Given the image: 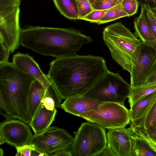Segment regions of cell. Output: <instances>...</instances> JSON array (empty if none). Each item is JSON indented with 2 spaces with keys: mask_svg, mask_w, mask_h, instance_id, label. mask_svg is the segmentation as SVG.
<instances>
[{
  "mask_svg": "<svg viewBox=\"0 0 156 156\" xmlns=\"http://www.w3.org/2000/svg\"><path fill=\"white\" fill-rule=\"evenodd\" d=\"M34 79L14 66L0 72V102L11 115L29 124L31 119L28 108L29 93Z\"/></svg>",
  "mask_w": 156,
  "mask_h": 156,
  "instance_id": "obj_3",
  "label": "cell"
},
{
  "mask_svg": "<svg viewBox=\"0 0 156 156\" xmlns=\"http://www.w3.org/2000/svg\"><path fill=\"white\" fill-rule=\"evenodd\" d=\"M116 3V0H103L95 1L92 5L94 9L105 10L113 7Z\"/></svg>",
  "mask_w": 156,
  "mask_h": 156,
  "instance_id": "obj_29",
  "label": "cell"
},
{
  "mask_svg": "<svg viewBox=\"0 0 156 156\" xmlns=\"http://www.w3.org/2000/svg\"><path fill=\"white\" fill-rule=\"evenodd\" d=\"M20 120H6L0 124V144L16 147L29 144L32 136L29 126Z\"/></svg>",
  "mask_w": 156,
  "mask_h": 156,
  "instance_id": "obj_10",
  "label": "cell"
},
{
  "mask_svg": "<svg viewBox=\"0 0 156 156\" xmlns=\"http://www.w3.org/2000/svg\"><path fill=\"white\" fill-rule=\"evenodd\" d=\"M156 57V48L142 43L136 66L130 74L131 87L145 83L149 69Z\"/></svg>",
  "mask_w": 156,
  "mask_h": 156,
  "instance_id": "obj_11",
  "label": "cell"
},
{
  "mask_svg": "<svg viewBox=\"0 0 156 156\" xmlns=\"http://www.w3.org/2000/svg\"><path fill=\"white\" fill-rule=\"evenodd\" d=\"M103 102L83 96H77L66 99L60 107L68 113L80 116L83 113L97 109Z\"/></svg>",
  "mask_w": 156,
  "mask_h": 156,
  "instance_id": "obj_14",
  "label": "cell"
},
{
  "mask_svg": "<svg viewBox=\"0 0 156 156\" xmlns=\"http://www.w3.org/2000/svg\"><path fill=\"white\" fill-rule=\"evenodd\" d=\"M134 128L137 134L143 139L150 147L156 152V141L152 139L143 130L138 128Z\"/></svg>",
  "mask_w": 156,
  "mask_h": 156,
  "instance_id": "obj_30",
  "label": "cell"
},
{
  "mask_svg": "<svg viewBox=\"0 0 156 156\" xmlns=\"http://www.w3.org/2000/svg\"><path fill=\"white\" fill-rule=\"evenodd\" d=\"M156 91V82L144 83L131 87L128 98L130 106L140 99Z\"/></svg>",
  "mask_w": 156,
  "mask_h": 156,
  "instance_id": "obj_20",
  "label": "cell"
},
{
  "mask_svg": "<svg viewBox=\"0 0 156 156\" xmlns=\"http://www.w3.org/2000/svg\"><path fill=\"white\" fill-rule=\"evenodd\" d=\"M31 156H48L45 153L41 152L36 148L34 150L32 151L31 153Z\"/></svg>",
  "mask_w": 156,
  "mask_h": 156,
  "instance_id": "obj_39",
  "label": "cell"
},
{
  "mask_svg": "<svg viewBox=\"0 0 156 156\" xmlns=\"http://www.w3.org/2000/svg\"><path fill=\"white\" fill-rule=\"evenodd\" d=\"M103 38L112 58L130 74L136 66L142 42L120 22L105 28Z\"/></svg>",
  "mask_w": 156,
  "mask_h": 156,
  "instance_id": "obj_4",
  "label": "cell"
},
{
  "mask_svg": "<svg viewBox=\"0 0 156 156\" xmlns=\"http://www.w3.org/2000/svg\"><path fill=\"white\" fill-rule=\"evenodd\" d=\"M156 82V57L149 71L145 83Z\"/></svg>",
  "mask_w": 156,
  "mask_h": 156,
  "instance_id": "obj_33",
  "label": "cell"
},
{
  "mask_svg": "<svg viewBox=\"0 0 156 156\" xmlns=\"http://www.w3.org/2000/svg\"><path fill=\"white\" fill-rule=\"evenodd\" d=\"M15 148L16 156H30L32 151L35 149L34 145L31 144H26Z\"/></svg>",
  "mask_w": 156,
  "mask_h": 156,
  "instance_id": "obj_31",
  "label": "cell"
},
{
  "mask_svg": "<svg viewBox=\"0 0 156 156\" xmlns=\"http://www.w3.org/2000/svg\"><path fill=\"white\" fill-rule=\"evenodd\" d=\"M126 16H128V15L124 11L121 3L108 9L103 17L97 23H106Z\"/></svg>",
  "mask_w": 156,
  "mask_h": 156,
  "instance_id": "obj_22",
  "label": "cell"
},
{
  "mask_svg": "<svg viewBox=\"0 0 156 156\" xmlns=\"http://www.w3.org/2000/svg\"><path fill=\"white\" fill-rule=\"evenodd\" d=\"M92 4V5L93 3L94 2V0H88Z\"/></svg>",
  "mask_w": 156,
  "mask_h": 156,
  "instance_id": "obj_43",
  "label": "cell"
},
{
  "mask_svg": "<svg viewBox=\"0 0 156 156\" xmlns=\"http://www.w3.org/2000/svg\"><path fill=\"white\" fill-rule=\"evenodd\" d=\"M108 9H94L87 15L81 18L80 20L97 23L103 17Z\"/></svg>",
  "mask_w": 156,
  "mask_h": 156,
  "instance_id": "obj_28",
  "label": "cell"
},
{
  "mask_svg": "<svg viewBox=\"0 0 156 156\" xmlns=\"http://www.w3.org/2000/svg\"><path fill=\"white\" fill-rule=\"evenodd\" d=\"M21 0H0V16L19 7Z\"/></svg>",
  "mask_w": 156,
  "mask_h": 156,
  "instance_id": "obj_26",
  "label": "cell"
},
{
  "mask_svg": "<svg viewBox=\"0 0 156 156\" xmlns=\"http://www.w3.org/2000/svg\"><path fill=\"white\" fill-rule=\"evenodd\" d=\"M56 108L53 111L47 109L41 104L36 115L29 125L35 134L41 133L50 127L54 120Z\"/></svg>",
  "mask_w": 156,
  "mask_h": 156,
  "instance_id": "obj_16",
  "label": "cell"
},
{
  "mask_svg": "<svg viewBox=\"0 0 156 156\" xmlns=\"http://www.w3.org/2000/svg\"><path fill=\"white\" fill-rule=\"evenodd\" d=\"M60 13L71 20L79 19L77 9L73 0H53Z\"/></svg>",
  "mask_w": 156,
  "mask_h": 156,
  "instance_id": "obj_21",
  "label": "cell"
},
{
  "mask_svg": "<svg viewBox=\"0 0 156 156\" xmlns=\"http://www.w3.org/2000/svg\"><path fill=\"white\" fill-rule=\"evenodd\" d=\"M123 0H116V5L119 4L121 3Z\"/></svg>",
  "mask_w": 156,
  "mask_h": 156,
  "instance_id": "obj_41",
  "label": "cell"
},
{
  "mask_svg": "<svg viewBox=\"0 0 156 156\" xmlns=\"http://www.w3.org/2000/svg\"><path fill=\"white\" fill-rule=\"evenodd\" d=\"M151 9L156 17V7L154 8H151Z\"/></svg>",
  "mask_w": 156,
  "mask_h": 156,
  "instance_id": "obj_40",
  "label": "cell"
},
{
  "mask_svg": "<svg viewBox=\"0 0 156 156\" xmlns=\"http://www.w3.org/2000/svg\"><path fill=\"white\" fill-rule=\"evenodd\" d=\"M107 138V145L116 156H130L131 136L128 128L108 129Z\"/></svg>",
  "mask_w": 156,
  "mask_h": 156,
  "instance_id": "obj_13",
  "label": "cell"
},
{
  "mask_svg": "<svg viewBox=\"0 0 156 156\" xmlns=\"http://www.w3.org/2000/svg\"><path fill=\"white\" fill-rule=\"evenodd\" d=\"M10 51L0 43V64L7 63L9 56Z\"/></svg>",
  "mask_w": 156,
  "mask_h": 156,
  "instance_id": "obj_34",
  "label": "cell"
},
{
  "mask_svg": "<svg viewBox=\"0 0 156 156\" xmlns=\"http://www.w3.org/2000/svg\"><path fill=\"white\" fill-rule=\"evenodd\" d=\"M3 150L1 148L0 149V156H3Z\"/></svg>",
  "mask_w": 156,
  "mask_h": 156,
  "instance_id": "obj_42",
  "label": "cell"
},
{
  "mask_svg": "<svg viewBox=\"0 0 156 156\" xmlns=\"http://www.w3.org/2000/svg\"><path fill=\"white\" fill-rule=\"evenodd\" d=\"M12 61L18 69L39 82L45 92L51 85L47 75L43 73L37 63L28 54L18 52L13 55Z\"/></svg>",
  "mask_w": 156,
  "mask_h": 156,
  "instance_id": "obj_12",
  "label": "cell"
},
{
  "mask_svg": "<svg viewBox=\"0 0 156 156\" xmlns=\"http://www.w3.org/2000/svg\"><path fill=\"white\" fill-rule=\"evenodd\" d=\"M108 129L125 127L130 122L129 111L120 104L103 102L98 108L80 116Z\"/></svg>",
  "mask_w": 156,
  "mask_h": 156,
  "instance_id": "obj_7",
  "label": "cell"
},
{
  "mask_svg": "<svg viewBox=\"0 0 156 156\" xmlns=\"http://www.w3.org/2000/svg\"><path fill=\"white\" fill-rule=\"evenodd\" d=\"M128 129L131 136L130 156H156V152L137 134L132 125Z\"/></svg>",
  "mask_w": 156,
  "mask_h": 156,
  "instance_id": "obj_19",
  "label": "cell"
},
{
  "mask_svg": "<svg viewBox=\"0 0 156 156\" xmlns=\"http://www.w3.org/2000/svg\"><path fill=\"white\" fill-rule=\"evenodd\" d=\"M131 85L119 75L108 70L83 96L103 102L124 105L129 95Z\"/></svg>",
  "mask_w": 156,
  "mask_h": 156,
  "instance_id": "obj_6",
  "label": "cell"
},
{
  "mask_svg": "<svg viewBox=\"0 0 156 156\" xmlns=\"http://www.w3.org/2000/svg\"><path fill=\"white\" fill-rule=\"evenodd\" d=\"M45 94L43 86L34 79L29 91L28 100V111L31 121L39 108Z\"/></svg>",
  "mask_w": 156,
  "mask_h": 156,
  "instance_id": "obj_18",
  "label": "cell"
},
{
  "mask_svg": "<svg viewBox=\"0 0 156 156\" xmlns=\"http://www.w3.org/2000/svg\"><path fill=\"white\" fill-rule=\"evenodd\" d=\"M20 9L17 7L0 16V43L13 53L20 44L21 30L19 23Z\"/></svg>",
  "mask_w": 156,
  "mask_h": 156,
  "instance_id": "obj_9",
  "label": "cell"
},
{
  "mask_svg": "<svg viewBox=\"0 0 156 156\" xmlns=\"http://www.w3.org/2000/svg\"><path fill=\"white\" fill-rule=\"evenodd\" d=\"M134 127L142 129H148L156 125V99L143 118L134 125Z\"/></svg>",
  "mask_w": 156,
  "mask_h": 156,
  "instance_id": "obj_23",
  "label": "cell"
},
{
  "mask_svg": "<svg viewBox=\"0 0 156 156\" xmlns=\"http://www.w3.org/2000/svg\"><path fill=\"white\" fill-rule=\"evenodd\" d=\"M141 6L140 15L134 19V34L143 43L156 48V39L146 20L144 9Z\"/></svg>",
  "mask_w": 156,
  "mask_h": 156,
  "instance_id": "obj_15",
  "label": "cell"
},
{
  "mask_svg": "<svg viewBox=\"0 0 156 156\" xmlns=\"http://www.w3.org/2000/svg\"><path fill=\"white\" fill-rule=\"evenodd\" d=\"M47 75L62 99L82 96L108 70L105 59L91 55L56 58Z\"/></svg>",
  "mask_w": 156,
  "mask_h": 156,
  "instance_id": "obj_1",
  "label": "cell"
},
{
  "mask_svg": "<svg viewBox=\"0 0 156 156\" xmlns=\"http://www.w3.org/2000/svg\"><path fill=\"white\" fill-rule=\"evenodd\" d=\"M52 156H71L70 152L67 149L61 150L52 154Z\"/></svg>",
  "mask_w": 156,
  "mask_h": 156,
  "instance_id": "obj_38",
  "label": "cell"
},
{
  "mask_svg": "<svg viewBox=\"0 0 156 156\" xmlns=\"http://www.w3.org/2000/svg\"><path fill=\"white\" fill-rule=\"evenodd\" d=\"M116 156L111 148L108 145L102 151L98 154L96 156Z\"/></svg>",
  "mask_w": 156,
  "mask_h": 156,
  "instance_id": "obj_35",
  "label": "cell"
},
{
  "mask_svg": "<svg viewBox=\"0 0 156 156\" xmlns=\"http://www.w3.org/2000/svg\"><path fill=\"white\" fill-rule=\"evenodd\" d=\"M148 24L156 39V17L148 4L141 5Z\"/></svg>",
  "mask_w": 156,
  "mask_h": 156,
  "instance_id": "obj_24",
  "label": "cell"
},
{
  "mask_svg": "<svg viewBox=\"0 0 156 156\" xmlns=\"http://www.w3.org/2000/svg\"><path fill=\"white\" fill-rule=\"evenodd\" d=\"M140 6L145 4H148L151 8L156 7V0H137Z\"/></svg>",
  "mask_w": 156,
  "mask_h": 156,
  "instance_id": "obj_37",
  "label": "cell"
},
{
  "mask_svg": "<svg viewBox=\"0 0 156 156\" xmlns=\"http://www.w3.org/2000/svg\"><path fill=\"white\" fill-rule=\"evenodd\" d=\"M20 44L41 54L56 58L73 56L91 37L74 29L29 26L21 30Z\"/></svg>",
  "mask_w": 156,
  "mask_h": 156,
  "instance_id": "obj_2",
  "label": "cell"
},
{
  "mask_svg": "<svg viewBox=\"0 0 156 156\" xmlns=\"http://www.w3.org/2000/svg\"><path fill=\"white\" fill-rule=\"evenodd\" d=\"M142 129L147 133L152 139L156 141V125H153L148 129Z\"/></svg>",
  "mask_w": 156,
  "mask_h": 156,
  "instance_id": "obj_36",
  "label": "cell"
},
{
  "mask_svg": "<svg viewBox=\"0 0 156 156\" xmlns=\"http://www.w3.org/2000/svg\"><path fill=\"white\" fill-rule=\"evenodd\" d=\"M121 3L128 17L137 13L139 5L137 0H123Z\"/></svg>",
  "mask_w": 156,
  "mask_h": 156,
  "instance_id": "obj_27",
  "label": "cell"
},
{
  "mask_svg": "<svg viewBox=\"0 0 156 156\" xmlns=\"http://www.w3.org/2000/svg\"><path fill=\"white\" fill-rule=\"evenodd\" d=\"M74 137L63 129L52 126L43 132L33 135L29 144L35 148L52 156L61 150L67 149L73 143Z\"/></svg>",
  "mask_w": 156,
  "mask_h": 156,
  "instance_id": "obj_8",
  "label": "cell"
},
{
  "mask_svg": "<svg viewBox=\"0 0 156 156\" xmlns=\"http://www.w3.org/2000/svg\"><path fill=\"white\" fill-rule=\"evenodd\" d=\"M78 14L79 19L85 16L94 9L92 4L88 0H75Z\"/></svg>",
  "mask_w": 156,
  "mask_h": 156,
  "instance_id": "obj_25",
  "label": "cell"
},
{
  "mask_svg": "<svg viewBox=\"0 0 156 156\" xmlns=\"http://www.w3.org/2000/svg\"><path fill=\"white\" fill-rule=\"evenodd\" d=\"M103 0H94V2L95 1H102Z\"/></svg>",
  "mask_w": 156,
  "mask_h": 156,
  "instance_id": "obj_44",
  "label": "cell"
},
{
  "mask_svg": "<svg viewBox=\"0 0 156 156\" xmlns=\"http://www.w3.org/2000/svg\"><path fill=\"white\" fill-rule=\"evenodd\" d=\"M156 99V91L137 101L130 106L131 124L135 125L144 116Z\"/></svg>",
  "mask_w": 156,
  "mask_h": 156,
  "instance_id": "obj_17",
  "label": "cell"
},
{
  "mask_svg": "<svg viewBox=\"0 0 156 156\" xmlns=\"http://www.w3.org/2000/svg\"><path fill=\"white\" fill-rule=\"evenodd\" d=\"M105 129L96 123H83L74 132L73 141L67 149L71 156H96L107 146Z\"/></svg>",
  "mask_w": 156,
  "mask_h": 156,
  "instance_id": "obj_5",
  "label": "cell"
},
{
  "mask_svg": "<svg viewBox=\"0 0 156 156\" xmlns=\"http://www.w3.org/2000/svg\"><path fill=\"white\" fill-rule=\"evenodd\" d=\"M41 103L48 110L53 111L56 108L55 100L47 93H45Z\"/></svg>",
  "mask_w": 156,
  "mask_h": 156,
  "instance_id": "obj_32",
  "label": "cell"
}]
</instances>
